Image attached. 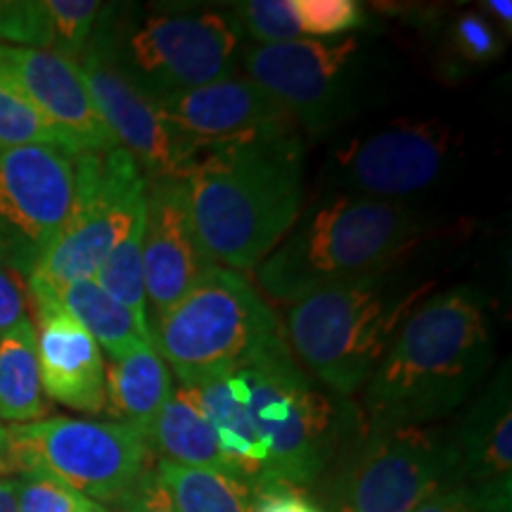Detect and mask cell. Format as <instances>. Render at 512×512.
Masks as SVG:
<instances>
[{"label": "cell", "mask_w": 512, "mask_h": 512, "mask_svg": "<svg viewBox=\"0 0 512 512\" xmlns=\"http://www.w3.org/2000/svg\"><path fill=\"white\" fill-rule=\"evenodd\" d=\"M188 389L214 427L233 477L254 491L302 489L328 465L337 437L335 403L313 389L292 349Z\"/></svg>", "instance_id": "6da1fadb"}, {"label": "cell", "mask_w": 512, "mask_h": 512, "mask_svg": "<svg viewBox=\"0 0 512 512\" xmlns=\"http://www.w3.org/2000/svg\"><path fill=\"white\" fill-rule=\"evenodd\" d=\"M304 147L297 133L202 152L185 174L190 216L211 264L252 271L302 214Z\"/></svg>", "instance_id": "7a4b0ae2"}, {"label": "cell", "mask_w": 512, "mask_h": 512, "mask_svg": "<svg viewBox=\"0 0 512 512\" xmlns=\"http://www.w3.org/2000/svg\"><path fill=\"white\" fill-rule=\"evenodd\" d=\"M491 358L482 292L456 285L425 297L363 387L370 425H420L446 415L484 380Z\"/></svg>", "instance_id": "3957f363"}, {"label": "cell", "mask_w": 512, "mask_h": 512, "mask_svg": "<svg viewBox=\"0 0 512 512\" xmlns=\"http://www.w3.org/2000/svg\"><path fill=\"white\" fill-rule=\"evenodd\" d=\"M420 233L422 221L406 204L335 197L294 223L254 268L256 283L275 302L294 304L325 287L394 266Z\"/></svg>", "instance_id": "277c9868"}, {"label": "cell", "mask_w": 512, "mask_h": 512, "mask_svg": "<svg viewBox=\"0 0 512 512\" xmlns=\"http://www.w3.org/2000/svg\"><path fill=\"white\" fill-rule=\"evenodd\" d=\"M432 283H413L394 266L325 287L290 304L287 344L304 368L335 394L366 387Z\"/></svg>", "instance_id": "5b68a950"}, {"label": "cell", "mask_w": 512, "mask_h": 512, "mask_svg": "<svg viewBox=\"0 0 512 512\" xmlns=\"http://www.w3.org/2000/svg\"><path fill=\"white\" fill-rule=\"evenodd\" d=\"M152 347L181 387L230 375L290 349L247 275L211 264L174 309L152 320Z\"/></svg>", "instance_id": "8992f818"}, {"label": "cell", "mask_w": 512, "mask_h": 512, "mask_svg": "<svg viewBox=\"0 0 512 512\" xmlns=\"http://www.w3.org/2000/svg\"><path fill=\"white\" fill-rule=\"evenodd\" d=\"M152 465L147 439L126 422L43 418L5 427L0 477L43 470L95 503L117 505Z\"/></svg>", "instance_id": "52a82bcc"}, {"label": "cell", "mask_w": 512, "mask_h": 512, "mask_svg": "<svg viewBox=\"0 0 512 512\" xmlns=\"http://www.w3.org/2000/svg\"><path fill=\"white\" fill-rule=\"evenodd\" d=\"M74 169L72 211L57 238L31 266L27 280L50 292L95 278L102 261L145 214L147 178L124 147L79 152Z\"/></svg>", "instance_id": "ba28073f"}, {"label": "cell", "mask_w": 512, "mask_h": 512, "mask_svg": "<svg viewBox=\"0 0 512 512\" xmlns=\"http://www.w3.org/2000/svg\"><path fill=\"white\" fill-rule=\"evenodd\" d=\"M107 31L119 67L150 100L226 79L240 46L233 17L216 10L150 12L124 41Z\"/></svg>", "instance_id": "9c48e42d"}, {"label": "cell", "mask_w": 512, "mask_h": 512, "mask_svg": "<svg viewBox=\"0 0 512 512\" xmlns=\"http://www.w3.org/2000/svg\"><path fill=\"white\" fill-rule=\"evenodd\" d=\"M456 484L451 441L420 425H370L332 486V512H413Z\"/></svg>", "instance_id": "30bf717a"}, {"label": "cell", "mask_w": 512, "mask_h": 512, "mask_svg": "<svg viewBox=\"0 0 512 512\" xmlns=\"http://www.w3.org/2000/svg\"><path fill=\"white\" fill-rule=\"evenodd\" d=\"M356 38L290 43L252 48L245 55L247 79L254 81L290 114L294 126L325 131L351 112V91L358 79Z\"/></svg>", "instance_id": "8fae6325"}, {"label": "cell", "mask_w": 512, "mask_h": 512, "mask_svg": "<svg viewBox=\"0 0 512 512\" xmlns=\"http://www.w3.org/2000/svg\"><path fill=\"white\" fill-rule=\"evenodd\" d=\"M152 105L174 140L185 174L202 152L294 131L290 114L247 76L230 74L207 86L162 95Z\"/></svg>", "instance_id": "7c38bea8"}, {"label": "cell", "mask_w": 512, "mask_h": 512, "mask_svg": "<svg viewBox=\"0 0 512 512\" xmlns=\"http://www.w3.org/2000/svg\"><path fill=\"white\" fill-rule=\"evenodd\" d=\"M76 155L57 145L0 147V254L29 256V271L72 211Z\"/></svg>", "instance_id": "4fadbf2b"}, {"label": "cell", "mask_w": 512, "mask_h": 512, "mask_svg": "<svg viewBox=\"0 0 512 512\" xmlns=\"http://www.w3.org/2000/svg\"><path fill=\"white\" fill-rule=\"evenodd\" d=\"M453 152L451 131L439 121H401L339 150L337 181L351 197L396 202L437 183Z\"/></svg>", "instance_id": "5bb4252c"}, {"label": "cell", "mask_w": 512, "mask_h": 512, "mask_svg": "<svg viewBox=\"0 0 512 512\" xmlns=\"http://www.w3.org/2000/svg\"><path fill=\"white\" fill-rule=\"evenodd\" d=\"M79 67L100 119L110 128L119 147L136 159L147 181H169L185 176V164L174 140L159 119L152 100L124 74L114 57L107 24L95 31Z\"/></svg>", "instance_id": "9a60e30c"}, {"label": "cell", "mask_w": 512, "mask_h": 512, "mask_svg": "<svg viewBox=\"0 0 512 512\" xmlns=\"http://www.w3.org/2000/svg\"><path fill=\"white\" fill-rule=\"evenodd\" d=\"M209 266L192 226L188 185L181 178L147 181L143 280L150 323L174 309Z\"/></svg>", "instance_id": "2e32d148"}, {"label": "cell", "mask_w": 512, "mask_h": 512, "mask_svg": "<svg viewBox=\"0 0 512 512\" xmlns=\"http://www.w3.org/2000/svg\"><path fill=\"white\" fill-rule=\"evenodd\" d=\"M0 76L22 91L76 152H110L117 140L100 119L79 62L55 50L0 46Z\"/></svg>", "instance_id": "e0dca14e"}, {"label": "cell", "mask_w": 512, "mask_h": 512, "mask_svg": "<svg viewBox=\"0 0 512 512\" xmlns=\"http://www.w3.org/2000/svg\"><path fill=\"white\" fill-rule=\"evenodd\" d=\"M36 311V356L43 392L62 406L105 411V356L88 330L57 302L55 292L29 285Z\"/></svg>", "instance_id": "ac0fdd59"}, {"label": "cell", "mask_w": 512, "mask_h": 512, "mask_svg": "<svg viewBox=\"0 0 512 512\" xmlns=\"http://www.w3.org/2000/svg\"><path fill=\"white\" fill-rule=\"evenodd\" d=\"M456 484L510 486L512 475V403L510 370L491 380L451 441Z\"/></svg>", "instance_id": "d6986e66"}, {"label": "cell", "mask_w": 512, "mask_h": 512, "mask_svg": "<svg viewBox=\"0 0 512 512\" xmlns=\"http://www.w3.org/2000/svg\"><path fill=\"white\" fill-rule=\"evenodd\" d=\"M171 392V370L152 344H140L131 354L105 363V411L143 437Z\"/></svg>", "instance_id": "ffe728a7"}, {"label": "cell", "mask_w": 512, "mask_h": 512, "mask_svg": "<svg viewBox=\"0 0 512 512\" xmlns=\"http://www.w3.org/2000/svg\"><path fill=\"white\" fill-rule=\"evenodd\" d=\"M145 439L150 451H157L164 460L233 477V470L221 453L214 427L204 415L195 392L188 387H178L171 392Z\"/></svg>", "instance_id": "44dd1931"}, {"label": "cell", "mask_w": 512, "mask_h": 512, "mask_svg": "<svg viewBox=\"0 0 512 512\" xmlns=\"http://www.w3.org/2000/svg\"><path fill=\"white\" fill-rule=\"evenodd\" d=\"M50 401L43 392L36 356L34 323L0 335V420L27 425L48 418Z\"/></svg>", "instance_id": "7402d4cb"}, {"label": "cell", "mask_w": 512, "mask_h": 512, "mask_svg": "<svg viewBox=\"0 0 512 512\" xmlns=\"http://www.w3.org/2000/svg\"><path fill=\"white\" fill-rule=\"evenodd\" d=\"M155 477L174 512H252V486L223 472L155 460Z\"/></svg>", "instance_id": "603a6c76"}, {"label": "cell", "mask_w": 512, "mask_h": 512, "mask_svg": "<svg viewBox=\"0 0 512 512\" xmlns=\"http://www.w3.org/2000/svg\"><path fill=\"white\" fill-rule=\"evenodd\" d=\"M55 297L88 330V335L98 342L100 351L110 356V361L131 354L140 344H150L140 335L131 313L93 278L64 285L55 292Z\"/></svg>", "instance_id": "cb8c5ba5"}, {"label": "cell", "mask_w": 512, "mask_h": 512, "mask_svg": "<svg viewBox=\"0 0 512 512\" xmlns=\"http://www.w3.org/2000/svg\"><path fill=\"white\" fill-rule=\"evenodd\" d=\"M143 242H145V214L133 223L126 238L112 249L95 273V283L124 306L136 320L140 335L152 344L150 311H147L145 280H143Z\"/></svg>", "instance_id": "d4e9b609"}, {"label": "cell", "mask_w": 512, "mask_h": 512, "mask_svg": "<svg viewBox=\"0 0 512 512\" xmlns=\"http://www.w3.org/2000/svg\"><path fill=\"white\" fill-rule=\"evenodd\" d=\"M19 145H57L76 155L64 133L57 131L19 88L0 76V147Z\"/></svg>", "instance_id": "484cf974"}, {"label": "cell", "mask_w": 512, "mask_h": 512, "mask_svg": "<svg viewBox=\"0 0 512 512\" xmlns=\"http://www.w3.org/2000/svg\"><path fill=\"white\" fill-rule=\"evenodd\" d=\"M19 512H107L62 479L43 470H29L17 477Z\"/></svg>", "instance_id": "4316f807"}, {"label": "cell", "mask_w": 512, "mask_h": 512, "mask_svg": "<svg viewBox=\"0 0 512 512\" xmlns=\"http://www.w3.org/2000/svg\"><path fill=\"white\" fill-rule=\"evenodd\" d=\"M46 10L53 29V50L79 62L105 15L98 0H46Z\"/></svg>", "instance_id": "83f0119b"}, {"label": "cell", "mask_w": 512, "mask_h": 512, "mask_svg": "<svg viewBox=\"0 0 512 512\" xmlns=\"http://www.w3.org/2000/svg\"><path fill=\"white\" fill-rule=\"evenodd\" d=\"M230 17L235 27L247 31L254 41H261L264 46L304 38L294 0H247V3L235 5Z\"/></svg>", "instance_id": "f1b7e54d"}, {"label": "cell", "mask_w": 512, "mask_h": 512, "mask_svg": "<svg viewBox=\"0 0 512 512\" xmlns=\"http://www.w3.org/2000/svg\"><path fill=\"white\" fill-rule=\"evenodd\" d=\"M0 38L17 48L53 50L46 0H0Z\"/></svg>", "instance_id": "f546056e"}, {"label": "cell", "mask_w": 512, "mask_h": 512, "mask_svg": "<svg viewBox=\"0 0 512 512\" xmlns=\"http://www.w3.org/2000/svg\"><path fill=\"white\" fill-rule=\"evenodd\" d=\"M294 10L302 36L318 41L347 34L366 22V10L356 0H294Z\"/></svg>", "instance_id": "4dcf8cb0"}, {"label": "cell", "mask_w": 512, "mask_h": 512, "mask_svg": "<svg viewBox=\"0 0 512 512\" xmlns=\"http://www.w3.org/2000/svg\"><path fill=\"white\" fill-rule=\"evenodd\" d=\"M510 486L448 484L413 512H510Z\"/></svg>", "instance_id": "1f68e13d"}, {"label": "cell", "mask_w": 512, "mask_h": 512, "mask_svg": "<svg viewBox=\"0 0 512 512\" xmlns=\"http://www.w3.org/2000/svg\"><path fill=\"white\" fill-rule=\"evenodd\" d=\"M453 46L465 62L482 64L501 55L503 43L489 19L479 12H465L453 24Z\"/></svg>", "instance_id": "d6a6232c"}, {"label": "cell", "mask_w": 512, "mask_h": 512, "mask_svg": "<svg viewBox=\"0 0 512 512\" xmlns=\"http://www.w3.org/2000/svg\"><path fill=\"white\" fill-rule=\"evenodd\" d=\"M3 259L5 256H0V335L31 320L27 311V287Z\"/></svg>", "instance_id": "836d02e7"}, {"label": "cell", "mask_w": 512, "mask_h": 512, "mask_svg": "<svg viewBox=\"0 0 512 512\" xmlns=\"http://www.w3.org/2000/svg\"><path fill=\"white\" fill-rule=\"evenodd\" d=\"M252 512H325L309 496L292 486H268L254 494Z\"/></svg>", "instance_id": "e575fe53"}, {"label": "cell", "mask_w": 512, "mask_h": 512, "mask_svg": "<svg viewBox=\"0 0 512 512\" xmlns=\"http://www.w3.org/2000/svg\"><path fill=\"white\" fill-rule=\"evenodd\" d=\"M117 508V512H174L169 498H166L162 486L157 482L155 465H152V470L140 479L136 489H133L124 501L117 503Z\"/></svg>", "instance_id": "d590c367"}, {"label": "cell", "mask_w": 512, "mask_h": 512, "mask_svg": "<svg viewBox=\"0 0 512 512\" xmlns=\"http://www.w3.org/2000/svg\"><path fill=\"white\" fill-rule=\"evenodd\" d=\"M0 512H19L17 477H0Z\"/></svg>", "instance_id": "8d00e7d4"}, {"label": "cell", "mask_w": 512, "mask_h": 512, "mask_svg": "<svg viewBox=\"0 0 512 512\" xmlns=\"http://www.w3.org/2000/svg\"><path fill=\"white\" fill-rule=\"evenodd\" d=\"M486 10H489L491 15H496L498 19H501V24H505V27H510V24H512V3H510V0H489V3H486Z\"/></svg>", "instance_id": "74e56055"}, {"label": "cell", "mask_w": 512, "mask_h": 512, "mask_svg": "<svg viewBox=\"0 0 512 512\" xmlns=\"http://www.w3.org/2000/svg\"><path fill=\"white\" fill-rule=\"evenodd\" d=\"M3 451H5V427L0 425V458H3Z\"/></svg>", "instance_id": "f35d334b"}]
</instances>
